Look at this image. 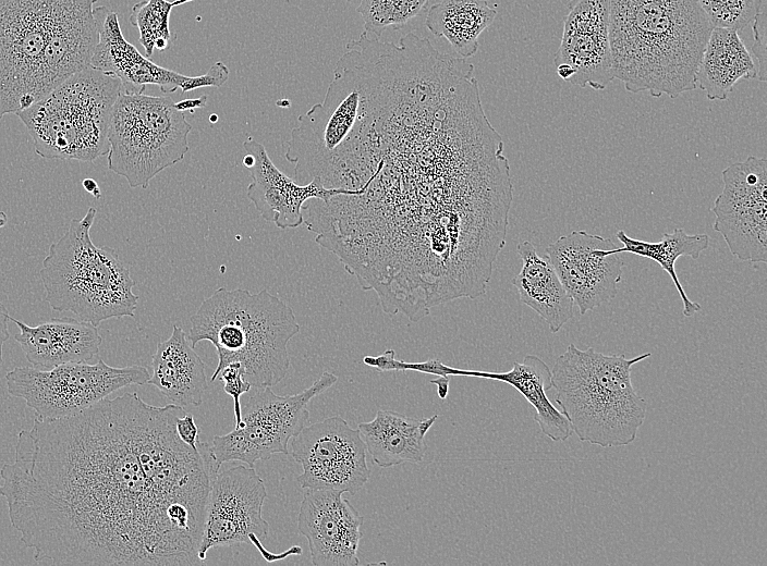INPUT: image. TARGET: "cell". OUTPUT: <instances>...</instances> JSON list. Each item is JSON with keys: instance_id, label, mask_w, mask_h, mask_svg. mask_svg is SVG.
<instances>
[{"instance_id": "obj_1", "label": "cell", "mask_w": 767, "mask_h": 566, "mask_svg": "<svg viewBox=\"0 0 767 566\" xmlns=\"http://www.w3.org/2000/svg\"><path fill=\"white\" fill-rule=\"evenodd\" d=\"M184 413L124 393L73 415L35 416L0 470L10 524L34 559L200 564L206 503L220 467L211 444L193 448L179 436Z\"/></svg>"}, {"instance_id": "obj_2", "label": "cell", "mask_w": 767, "mask_h": 566, "mask_svg": "<svg viewBox=\"0 0 767 566\" xmlns=\"http://www.w3.org/2000/svg\"><path fill=\"white\" fill-rule=\"evenodd\" d=\"M711 29L696 0H609L613 76L656 98L693 90Z\"/></svg>"}, {"instance_id": "obj_3", "label": "cell", "mask_w": 767, "mask_h": 566, "mask_svg": "<svg viewBox=\"0 0 767 566\" xmlns=\"http://www.w3.org/2000/svg\"><path fill=\"white\" fill-rule=\"evenodd\" d=\"M187 340L195 347L209 341L216 348L214 382L222 368L239 362L252 387L273 386L290 368L288 344L300 332L292 308L267 290L220 287L191 317Z\"/></svg>"}, {"instance_id": "obj_4", "label": "cell", "mask_w": 767, "mask_h": 566, "mask_svg": "<svg viewBox=\"0 0 767 566\" xmlns=\"http://www.w3.org/2000/svg\"><path fill=\"white\" fill-rule=\"evenodd\" d=\"M607 355L570 344L551 369L555 401L582 442L613 447L635 441L646 402L632 384V367L650 357Z\"/></svg>"}, {"instance_id": "obj_5", "label": "cell", "mask_w": 767, "mask_h": 566, "mask_svg": "<svg viewBox=\"0 0 767 566\" xmlns=\"http://www.w3.org/2000/svg\"><path fill=\"white\" fill-rule=\"evenodd\" d=\"M97 210L72 219L68 231L49 247L40 279L51 309L70 311L98 327L111 318L133 317L138 296L129 267L110 247L96 246L89 235Z\"/></svg>"}, {"instance_id": "obj_6", "label": "cell", "mask_w": 767, "mask_h": 566, "mask_svg": "<svg viewBox=\"0 0 767 566\" xmlns=\"http://www.w3.org/2000/svg\"><path fill=\"white\" fill-rule=\"evenodd\" d=\"M121 91L120 78L88 65L16 115L38 156L93 162L108 153L111 110Z\"/></svg>"}, {"instance_id": "obj_7", "label": "cell", "mask_w": 767, "mask_h": 566, "mask_svg": "<svg viewBox=\"0 0 767 566\" xmlns=\"http://www.w3.org/2000/svg\"><path fill=\"white\" fill-rule=\"evenodd\" d=\"M169 96L121 91L110 115L108 169L130 187L147 188L188 151L192 125Z\"/></svg>"}, {"instance_id": "obj_8", "label": "cell", "mask_w": 767, "mask_h": 566, "mask_svg": "<svg viewBox=\"0 0 767 566\" xmlns=\"http://www.w3.org/2000/svg\"><path fill=\"white\" fill-rule=\"evenodd\" d=\"M337 381L336 374L325 371L307 389L283 396L270 386L257 387L242 407L241 423L227 434L214 436L217 465L241 462L254 467L275 454H289L290 440L308 423V403Z\"/></svg>"}, {"instance_id": "obj_9", "label": "cell", "mask_w": 767, "mask_h": 566, "mask_svg": "<svg viewBox=\"0 0 767 566\" xmlns=\"http://www.w3.org/2000/svg\"><path fill=\"white\" fill-rule=\"evenodd\" d=\"M150 374L144 366L112 367L69 362L51 369L16 367L5 374L11 396L23 398L39 418L76 414L127 385H143Z\"/></svg>"}, {"instance_id": "obj_10", "label": "cell", "mask_w": 767, "mask_h": 566, "mask_svg": "<svg viewBox=\"0 0 767 566\" xmlns=\"http://www.w3.org/2000/svg\"><path fill=\"white\" fill-rule=\"evenodd\" d=\"M54 0H0V119L40 100L39 74Z\"/></svg>"}, {"instance_id": "obj_11", "label": "cell", "mask_w": 767, "mask_h": 566, "mask_svg": "<svg viewBox=\"0 0 767 566\" xmlns=\"http://www.w3.org/2000/svg\"><path fill=\"white\" fill-rule=\"evenodd\" d=\"M266 496L264 480L254 467L239 465L219 471L206 503L198 558L205 561L210 549L239 543H252L267 562L301 555L299 545L279 554L264 546L269 531L261 514Z\"/></svg>"}, {"instance_id": "obj_12", "label": "cell", "mask_w": 767, "mask_h": 566, "mask_svg": "<svg viewBox=\"0 0 767 566\" xmlns=\"http://www.w3.org/2000/svg\"><path fill=\"white\" fill-rule=\"evenodd\" d=\"M291 456L302 466V489H332L356 494L368 481L366 446L358 429L340 416L304 427L291 441Z\"/></svg>"}, {"instance_id": "obj_13", "label": "cell", "mask_w": 767, "mask_h": 566, "mask_svg": "<svg viewBox=\"0 0 767 566\" xmlns=\"http://www.w3.org/2000/svg\"><path fill=\"white\" fill-rule=\"evenodd\" d=\"M713 229L741 261L767 262V160L751 156L722 171Z\"/></svg>"}, {"instance_id": "obj_14", "label": "cell", "mask_w": 767, "mask_h": 566, "mask_svg": "<svg viewBox=\"0 0 767 566\" xmlns=\"http://www.w3.org/2000/svg\"><path fill=\"white\" fill-rule=\"evenodd\" d=\"M610 238L573 231L546 248L557 275L581 315L614 298L624 261Z\"/></svg>"}, {"instance_id": "obj_15", "label": "cell", "mask_w": 767, "mask_h": 566, "mask_svg": "<svg viewBox=\"0 0 767 566\" xmlns=\"http://www.w3.org/2000/svg\"><path fill=\"white\" fill-rule=\"evenodd\" d=\"M332 489H307L304 492L297 530L307 539L315 566H356L363 538L364 518Z\"/></svg>"}, {"instance_id": "obj_16", "label": "cell", "mask_w": 767, "mask_h": 566, "mask_svg": "<svg viewBox=\"0 0 767 566\" xmlns=\"http://www.w3.org/2000/svg\"><path fill=\"white\" fill-rule=\"evenodd\" d=\"M555 64L573 67L570 83L605 89L614 78L609 41V0H571Z\"/></svg>"}, {"instance_id": "obj_17", "label": "cell", "mask_w": 767, "mask_h": 566, "mask_svg": "<svg viewBox=\"0 0 767 566\" xmlns=\"http://www.w3.org/2000/svg\"><path fill=\"white\" fill-rule=\"evenodd\" d=\"M96 2L54 0L39 74L40 99L90 64L99 39Z\"/></svg>"}, {"instance_id": "obj_18", "label": "cell", "mask_w": 767, "mask_h": 566, "mask_svg": "<svg viewBox=\"0 0 767 566\" xmlns=\"http://www.w3.org/2000/svg\"><path fill=\"white\" fill-rule=\"evenodd\" d=\"M95 14L99 39L89 65L120 78L122 91L143 94L147 85L158 86L163 94L174 93L178 88L182 93L192 90L193 76L156 64L124 38L115 12L98 7Z\"/></svg>"}, {"instance_id": "obj_19", "label": "cell", "mask_w": 767, "mask_h": 566, "mask_svg": "<svg viewBox=\"0 0 767 566\" xmlns=\"http://www.w3.org/2000/svg\"><path fill=\"white\" fill-rule=\"evenodd\" d=\"M243 148L254 158L248 168L253 181L247 186V197L260 216L279 229L302 225V209L308 199L326 201L339 194H354V190L325 188L315 179L305 185L297 184L273 164L265 147L252 137L243 143Z\"/></svg>"}, {"instance_id": "obj_20", "label": "cell", "mask_w": 767, "mask_h": 566, "mask_svg": "<svg viewBox=\"0 0 767 566\" xmlns=\"http://www.w3.org/2000/svg\"><path fill=\"white\" fill-rule=\"evenodd\" d=\"M20 329L14 335L27 361L38 369L69 362H87L99 353L98 327L75 318H53L31 327L10 317Z\"/></svg>"}, {"instance_id": "obj_21", "label": "cell", "mask_w": 767, "mask_h": 566, "mask_svg": "<svg viewBox=\"0 0 767 566\" xmlns=\"http://www.w3.org/2000/svg\"><path fill=\"white\" fill-rule=\"evenodd\" d=\"M151 369L147 383L158 389L167 404L185 408L203 403L208 386L205 364L179 325H173L169 339L158 342Z\"/></svg>"}, {"instance_id": "obj_22", "label": "cell", "mask_w": 767, "mask_h": 566, "mask_svg": "<svg viewBox=\"0 0 767 566\" xmlns=\"http://www.w3.org/2000/svg\"><path fill=\"white\" fill-rule=\"evenodd\" d=\"M439 374L503 381L520 392L534 407L536 410L534 419L546 436L555 442H563L573 433L567 416L547 397L546 392L551 389V370L541 358L535 355H526L522 362L514 361L512 368L507 372L455 369L441 364Z\"/></svg>"}, {"instance_id": "obj_23", "label": "cell", "mask_w": 767, "mask_h": 566, "mask_svg": "<svg viewBox=\"0 0 767 566\" xmlns=\"http://www.w3.org/2000/svg\"><path fill=\"white\" fill-rule=\"evenodd\" d=\"M438 416L417 419L378 409L370 421L358 423V431L374 464L389 468L403 463L418 464L426 452V433Z\"/></svg>"}, {"instance_id": "obj_24", "label": "cell", "mask_w": 767, "mask_h": 566, "mask_svg": "<svg viewBox=\"0 0 767 566\" xmlns=\"http://www.w3.org/2000/svg\"><path fill=\"white\" fill-rule=\"evenodd\" d=\"M516 250L522 268L511 283L520 300L536 311L552 333H557L573 318L574 303L546 255L539 256L529 241L519 243Z\"/></svg>"}, {"instance_id": "obj_25", "label": "cell", "mask_w": 767, "mask_h": 566, "mask_svg": "<svg viewBox=\"0 0 767 566\" xmlns=\"http://www.w3.org/2000/svg\"><path fill=\"white\" fill-rule=\"evenodd\" d=\"M752 53L730 28L711 29L696 71V87L709 100H726L740 79H756Z\"/></svg>"}, {"instance_id": "obj_26", "label": "cell", "mask_w": 767, "mask_h": 566, "mask_svg": "<svg viewBox=\"0 0 767 566\" xmlns=\"http://www.w3.org/2000/svg\"><path fill=\"white\" fill-rule=\"evenodd\" d=\"M496 15V8L487 0H441L429 8L425 26L466 59L477 52L478 38Z\"/></svg>"}, {"instance_id": "obj_27", "label": "cell", "mask_w": 767, "mask_h": 566, "mask_svg": "<svg viewBox=\"0 0 767 566\" xmlns=\"http://www.w3.org/2000/svg\"><path fill=\"white\" fill-rule=\"evenodd\" d=\"M617 238L623 247H616V253H631L656 261L671 278L683 304V315L693 317L701 310V305L689 298L675 272V261L681 256L694 260L709 246V236L705 233L687 234L684 229L677 227L671 233H663L659 242H645L626 235L622 230L617 232Z\"/></svg>"}, {"instance_id": "obj_28", "label": "cell", "mask_w": 767, "mask_h": 566, "mask_svg": "<svg viewBox=\"0 0 767 566\" xmlns=\"http://www.w3.org/2000/svg\"><path fill=\"white\" fill-rule=\"evenodd\" d=\"M194 0H143L132 7L130 23L139 32V44L145 56L150 57L155 49L163 51L175 37L169 27L170 13L174 7Z\"/></svg>"}, {"instance_id": "obj_29", "label": "cell", "mask_w": 767, "mask_h": 566, "mask_svg": "<svg viewBox=\"0 0 767 566\" xmlns=\"http://www.w3.org/2000/svg\"><path fill=\"white\" fill-rule=\"evenodd\" d=\"M430 0H361L356 8L367 34L381 37L388 27H403Z\"/></svg>"}, {"instance_id": "obj_30", "label": "cell", "mask_w": 767, "mask_h": 566, "mask_svg": "<svg viewBox=\"0 0 767 566\" xmlns=\"http://www.w3.org/2000/svg\"><path fill=\"white\" fill-rule=\"evenodd\" d=\"M711 27L736 32L752 23L764 7L763 0H696Z\"/></svg>"}, {"instance_id": "obj_31", "label": "cell", "mask_w": 767, "mask_h": 566, "mask_svg": "<svg viewBox=\"0 0 767 566\" xmlns=\"http://www.w3.org/2000/svg\"><path fill=\"white\" fill-rule=\"evenodd\" d=\"M217 379L223 382L224 392L233 398L235 427L241 423L242 406L240 398L249 392L252 385L244 379L243 369L239 362H231L221 369Z\"/></svg>"}, {"instance_id": "obj_32", "label": "cell", "mask_w": 767, "mask_h": 566, "mask_svg": "<svg viewBox=\"0 0 767 566\" xmlns=\"http://www.w3.org/2000/svg\"><path fill=\"white\" fill-rule=\"evenodd\" d=\"M753 23L752 56L755 61L757 76L759 82L766 81V17L764 7Z\"/></svg>"}, {"instance_id": "obj_33", "label": "cell", "mask_w": 767, "mask_h": 566, "mask_svg": "<svg viewBox=\"0 0 767 566\" xmlns=\"http://www.w3.org/2000/svg\"><path fill=\"white\" fill-rule=\"evenodd\" d=\"M175 427L181 440L193 448H197L200 440L198 438V427L195 423L193 415L188 413L180 415L176 418Z\"/></svg>"}, {"instance_id": "obj_34", "label": "cell", "mask_w": 767, "mask_h": 566, "mask_svg": "<svg viewBox=\"0 0 767 566\" xmlns=\"http://www.w3.org/2000/svg\"><path fill=\"white\" fill-rule=\"evenodd\" d=\"M10 320V315L4 305L0 302V365L3 361V345L9 340V329L8 322Z\"/></svg>"}, {"instance_id": "obj_35", "label": "cell", "mask_w": 767, "mask_h": 566, "mask_svg": "<svg viewBox=\"0 0 767 566\" xmlns=\"http://www.w3.org/2000/svg\"><path fill=\"white\" fill-rule=\"evenodd\" d=\"M206 103H207V96H202V97L196 98V99H184V100H181V101H179V102H175V103H174V107H175L179 111L184 112V111L188 110L191 113H194V111H195L196 109H199V108L205 107Z\"/></svg>"}, {"instance_id": "obj_36", "label": "cell", "mask_w": 767, "mask_h": 566, "mask_svg": "<svg viewBox=\"0 0 767 566\" xmlns=\"http://www.w3.org/2000/svg\"><path fill=\"white\" fill-rule=\"evenodd\" d=\"M430 383L437 385L438 396L445 399L449 393V377L440 376L438 379L431 380Z\"/></svg>"}, {"instance_id": "obj_37", "label": "cell", "mask_w": 767, "mask_h": 566, "mask_svg": "<svg viewBox=\"0 0 767 566\" xmlns=\"http://www.w3.org/2000/svg\"><path fill=\"white\" fill-rule=\"evenodd\" d=\"M83 188L92 194L96 199L101 197L100 188L94 179L86 177L82 182Z\"/></svg>"}, {"instance_id": "obj_38", "label": "cell", "mask_w": 767, "mask_h": 566, "mask_svg": "<svg viewBox=\"0 0 767 566\" xmlns=\"http://www.w3.org/2000/svg\"><path fill=\"white\" fill-rule=\"evenodd\" d=\"M557 73L558 75L565 82H570L571 78L574 75V70L571 65L565 64V63H560L557 64Z\"/></svg>"}, {"instance_id": "obj_39", "label": "cell", "mask_w": 767, "mask_h": 566, "mask_svg": "<svg viewBox=\"0 0 767 566\" xmlns=\"http://www.w3.org/2000/svg\"><path fill=\"white\" fill-rule=\"evenodd\" d=\"M8 223V217L5 212L0 211V229L3 227Z\"/></svg>"}, {"instance_id": "obj_40", "label": "cell", "mask_w": 767, "mask_h": 566, "mask_svg": "<svg viewBox=\"0 0 767 566\" xmlns=\"http://www.w3.org/2000/svg\"><path fill=\"white\" fill-rule=\"evenodd\" d=\"M277 106H278V107H281V108H288V107L291 106V102H290V100H287V99H284V100H278V101H277Z\"/></svg>"}, {"instance_id": "obj_41", "label": "cell", "mask_w": 767, "mask_h": 566, "mask_svg": "<svg viewBox=\"0 0 767 566\" xmlns=\"http://www.w3.org/2000/svg\"><path fill=\"white\" fill-rule=\"evenodd\" d=\"M217 120H218V116H217L216 114H211V115L209 116V121H210L211 123H216Z\"/></svg>"}, {"instance_id": "obj_42", "label": "cell", "mask_w": 767, "mask_h": 566, "mask_svg": "<svg viewBox=\"0 0 767 566\" xmlns=\"http://www.w3.org/2000/svg\"><path fill=\"white\" fill-rule=\"evenodd\" d=\"M346 1H351V0H346Z\"/></svg>"}]
</instances>
